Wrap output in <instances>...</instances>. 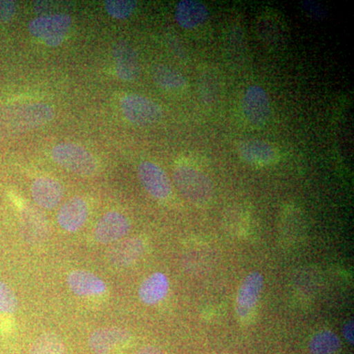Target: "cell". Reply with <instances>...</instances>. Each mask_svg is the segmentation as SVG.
Listing matches in <instances>:
<instances>
[{
    "label": "cell",
    "instance_id": "obj_1",
    "mask_svg": "<svg viewBox=\"0 0 354 354\" xmlns=\"http://www.w3.org/2000/svg\"><path fill=\"white\" fill-rule=\"evenodd\" d=\"M174 180L183 196L196 206H204L214 195V184L204 172L187 165L174 169Z\"/></svg>",
    "mask_w": 354,
    "mask_h": 354
},
{
    "label": "cell",
    "instance_id": "obj_2",
    "mask_svg": "<svg viewBox=\"0 0 354 354\" xmlns=\"http://www.w3.org/2000/svg\"><path fill=\"white\" fill-rule=\"evenodd\" d=\"M55 113L48 104L44 102H29L11 106L4 113L7 127L14 131H28L36 129L50 122Z\"/></svg>",
    "mask_w": 354,
    "mask_h": 354
},
{
    "label": "cell",
    "instance_id": "obj_3",
    "mask_svg": "<svg viewBox=\"0 0 354 354\" xmlns=\"http://www.w3.org/2000/svg\"><path fill=\"white\" fill-rule=\"evenodd\" d=\"M51 157L60 167L78 176H91L97 171L94 156L78 144H58L51 151Z\"/></svg>",
    "mask_w": 354,
    "mask_h": 354
},
{
    "label": "cell",
    "instance_id": "obj_4",
    "mask_svg": "<svg viewBox=\"0 0 354 354\" xmlns=\"http://www.w3.org/2000/svg\"><path fill=\"white\" fill-rule=\"evenodd\" d=\"M71 24L69 15L58 13L35 18L28 25V29L32 36L41 39L46 46L57 48L64 43Z\"/></svg>",
    "mask_w": 354,
    "mask_h": 354
},
{
    "label": "cell",
    "instance_id": "obj_5",
    "mask_svg": "<svg viewBox=\"0 0 354 354\" xmlns=\"http://www.w3.org/2000/svg\"><path fill=\"white\" fill-rule=\"evenodd\" d=\"M120 108L127 120L137 127H148L162 120L164 111L157 102L136 94L124 95Z\"/></svg>",
    "mask_w": 354,
    "mask_h": 354
},
{
    "label": "cell",
    "instance_id": "obj_6",
    "mask_svg": "<svg viewBox=\"0 0 354 354\" xmlns=\"http://www.w3.org/2000/svg\"><path fill=\"white\" fill-rule=\"evenodd\" d=\"M244 118L254 127H265L271 115L267 92L260 86H249L242 97Z\"/></svg>",
    "mask_w": 354,
    "mask_h": 354
},
{
    "label": "cell",
    "instance_id": "obj_7",
    "mask_svg": "<svg viewBox=\"0 0 354 354\" xmlns=\"http://www.w3.org/2000/svg\"><path fill=\"white\" fill-rule=\"evenodd\" d=\"M138 176L147 192L155 199H167L171 194V183L169 176L155 162H143L140 164Z\"/></svg>",
    "mask_w": 354,
    "mask_h": 354
},
{
    "label": "cell",
    "instance_id": "obj_8",
    "mask_svg": "<svg viewBox=\"0 0 354 354\" xmlns=\"http://www.w3.org/2000/svg\"><path fill=\"white\" fill-rule=\"evenodd\" d=\"M130 228L131 225L127 216L118 212H109L95 225L94 237L101 244L114 243L122 239Z\"/></svg>",
    "mask_w": 354,
    "mask_h": 354
},
{
    "label": "cell",
    "instance_id": "obj_9",
    "mask_svg": "<svg viewBox=\"0 0 354 354\" xmlns=\"http://www.w3.org/2000/svg\"><path fill=\"white\" fill-rule=\"evenodd\" d=\"M264 288V277L259 272H252L244 279L236 297V313L239 318L249 316L259 302Z\"/></svg>",
    "mask_w": 354,
    "mask_h": 354
},
{
    "label": "cell",
    "instance_id": "obj_10",
    "mask_svg": "<svg viewBox=\"0 0 354 354\" xmlns=\"http://www.w3.org/2000/svg\"><path fill=\"white\" fill-rule=\"evenodd\" d=\"M116 75L120 80L132 82L140 75V62L136 50L127 41H118L113 46Z\"/></svg>",
    "mask_w": 354,
    "mask_h": 354
},
{
    "label": "cell",
    "instance_id": "obj_11",
    "mask_svg": "<svg viewBox=\"0 0 354 354\" xmlns=\"http://www.w3.org/2000/svg\"><path fill=\"white\" fill-rule=\"evenodd\" d=\"M241 158L253 167H267L278 160V152L270 143L258 139L242 141L239 146Z\"/></svg>",
    "mask_w": 354,
    "mask_h": 354
},
{
    "label": "cell",
    "instance_id": "obj_12",
    "mask_svg": "<svg viewBox=\"0 0 354 354\" xmlns=\"http://www.w3.org/2000/svg\"><path fill=\"white\" fill-rule=\"evenodd\" d=\"M88 216V207L85 200L80 197L71 198L58 211V225L65 232L74 234L84 227Z\"/></svg>",
    "mask_w": 354,
    "mask_h": 354
},
{
    "label": "cell",
    "instance_id": "obj_13",
    "mask_svg": "<svg viewBox=\"0 0 354 354\" xmlns=\"http://www.w3.org/2000/svg\"><path fill=\"white\" fill-rule=\"evenodd\" d=\"M130 333L120 327L102 328L88 337V346L95 354H109L127 344Z\"/></svg>",
    "mask_w": 354,
    "mask_h": 354
},
{
    "label": "cell",
    "instance_id": "obj_14",
    "mask_svg": "<svg viewBox=\"0 0 354 354\" xmlns=\"http://www.w3.org/2000/svg\"><path fill=\"white\" fill-rule=\"evenodd\" d=\"M67 285L74 295L81 297H95L106 292V281L94 272L74 270L67 276Z\"/></svg>",
    "mask_w": 354,
    "mask_h": 354
},
{
    "label": "cell",
    "instance_id": "obj_15",
    "mask_svg": "<svg viewBox=\"0 0 354 354\" xmlns=\"http://www.w3.org/2000/svg\"><path fill=\"white\" fill-rule=\"evenodd\" d=\"M32 197L34 202L46 209H53L64 197L62 184L50 177H39L32 184Z\"/></svg>",
    "mask_w": 354,
    "mask_h": 354
},
{
    "label": "cell",
    "instance_id": "obj_16",
    "mask_svg": "<svg viewBox=\"0 0 354 354\" xmlns=\"http://www.w3.org/2000/svg\"><path fill=\"white\" fill-rule=\"evenodd\" d=\"M209 16L208 7L197 0H181L176 4V19L181 28L193 30L204 24Z\"/></svg>",
    "mask_w": 354,
    "mask_h": 354
},
{
    "label": "cell",
    "instance_id": "obj_17",
    "mask_svg": "<svg viewBox=\"0 0 354 354\" xmlns=\"http://www.w3.org/2000/svg\"><path fill=\"white\" fill-rule=\"evenodd\" d=\"M145 251V243L137 237L118 241L111 247L109 260L116 267H127L136 262Z\"/></svg>",
    "mask_w": 354,
    "mask_h": 354
},
{
    "label": "cell",
    "instance_id": "obj_18",
    "mask_svg": "<svg viewBox=\"0 0 354 354\" xmlns=\"http://www.w3.org/2000/svg\"><path fill=\"white\" fill-rule=\"evenodd\" d=\"M169 291V278L164 272H156L141 283L138 295L142 304L153 306L162 302Z\"/></svg>",
    "mask_w": 354,
    "mask_h": 354
},
{
    "label": "cell",
    "instance_id": "obj_19",
    "mask_svg": "<svg viewBox=\"0 0 354 354\" xmlns=\"http://www.w3.org/2000/svg\"><path fill=\"white\" fill-rule=\"evenodd\" d=\"M153 82L160 88L169 92L183 90L187 86V80L178 70L165 64H158L152 70Z\"/></svg>",
    "mask_w": 354,
    "mask_h": 354
},
{
    "label": "cell",
    "instance_id": "obj_20",
    "mask_svg": "<svg viewBox=\"0 0 354 354\" xmlns=\"http://www.w3.org/2000/svg\"><path fill=\"white\" fill-rule=\"evenodd\" d=\"M21 225L23 234L28 241H41L48 234V223L44 214L32 207L23 212Z\"/></svg>",
    "mask_w": 354,
    "mask_h": 354
},
{
    "label": "cell",
    "instance_id": "obj_21",
    "mask_svg": "<svg viewBox=\"0 0 354 354\" xmlns=\"http://www.w3.org/2000/svg\"><path fill=\"white\" fill-rule=\"evenodd\" d=\"M342 342L332 330H321L317 333L309 342V351L312 354H334L341 348Z\"/></svg>",
    "mask_w": 354,
    "mask_h": 354
},
{
    "label": "cell",
    "instance_id": "obj_22",
    "mask_svg": "<svg viewBox=\"0 0 354 354\" xmlns=\"http://www.w3.org/2000/svg\"><path fill=\"white\" fill-rule=\"evenodd\" d=\"M66 348L59 335L46 333L32 342L30 354H65Z\"/></svg>",
    "mask_w": 354,
    "mask_h": 354
},
{
    "label": "cell",
    "instance_id": "obj_23",
    "mask_svg": "<svg viewBox=\"0 0 354 354\" xmlns=\"http://www.w3.org/2000/svg\"><path fill=\"white\" fill-rule=\"evenodd\" d=\"M199 87L200 99L206 104H214L218 100V92H220V87H218V77L209 71L202 72L199 76Z\"/></svg>",
    "mask_w": 354,
    "mask_h": 354
},
{
    "label": "cell",
    "instance_id": "obj_24",
    "mask_svg": "<svg viewBox=\"0 0 354 354\" xmlns=\"http://www.w3.org/2000/svg\"><path fill=\"white\" fill-rule=\"evenodd\" d=\"M137 7L134 0H106L104 8L111 17L114 19L122 20L130 17Z\"/></svg>",
    "mask_w": 354,
    "mask_h": 354
},
{
    "label": "cell",
    "instance_id": "obj_25",
    "mask_svg": "<svg viewBox=\"0 0 354 354\" xmlns=\"http://www.w3.org/2000/svg\"><path fill=\"white\" fill-rule=\"evenodd\" d=\"M258 28H259V34L263 41L270 44L279 43V35L281 32L279 28H281V26L279 21L277 20L274 16H263L259 20Z\"/></svg>",
    "mask_w": 354,
    "mask_h": 354
},
{
    "label": "cell",
    "instance_id": "obj_26",
    "mask_svg": "<svg viewBox=\"0 0 354 354\" xmlns=\"http://www.w3.org/2000/svg\"><path fill=\"white\" fill-rule=\"evenodd\" d=\"M18 309V299L14 291L0 281V313L12 314Z\"/></svg>",
    "mask_w": 354,
    "mask_h": 354
},
{
    "label": "cell",
    "instance_id": "obj_27",
    "mask_svg": "<svg viewBox=\"0 0 354 354\" xmlns=\"http://www.w3.org/2000/svg\"><path fill=\"white\" fill-rule=\"evenodd\" d=\"M302 11L305 15L308 16L311 19L319 21L325 19L327 16V11L325 7L319 2L313 1V0H304L300 3Z\"/></svg>",
    "mask_w": 354,
    "mask_h": 354
},
{
    "label": "cell",
    "instance_id": "obj_28",
    "mask_svg": "<svg viewBox=\"0 0 354 354\" xmlns=\"http://www.w3.org/2000/svg\"><path fill=\"white\" fill-rule=\"evenodd\" d=\"M16 3L11 0H0V21L9 22L12 20L16 13Z\"/></svg>",
    "mask_w": 354,
    "mask_h": 354
},
{
    "label": "cell",
    "instance_id": "obj_29",
    "mask_svg": "<svg viewBox=\"0 0 354 354\" xmlns=\"http://www.w3.org/2000/svg\"><path fill=\"white\" fill-rule=\"evenodd\" d=\"M342 335H344V339L346 342L351 344H353L354 342V323L353 321H348V323L344 324L342 327Z\"/></svg>",
    "mask_w": 354,
    "mask_h": 354
},
{
    "label": "cell",
    "instance_id": "obj_30",
    "mask_svg": "<svg viewBox=\"0 0 354 354\" xmlns=\"http://www.w3.org/2000/svg\"><path fill=\"white\" fill-rule=\"evenodd\" d=\"M134 354H164L160 348L155 346H144V348L138 349Z\"/></svg>",
    "mask_w": 354,
    "mask_h": 354
}]
</instances>
